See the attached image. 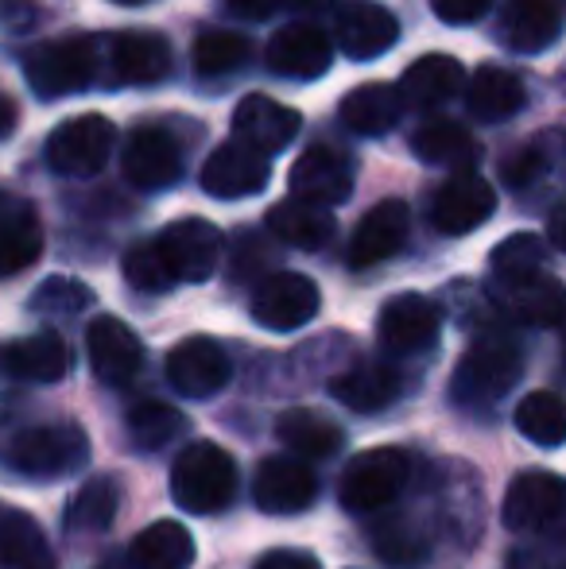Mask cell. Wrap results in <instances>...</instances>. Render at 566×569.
Instances as JSON below:
<instances>
[{
  "mask_svg": "<svg viewBox=\"0 0 566 569\" xmlns=\"http://www.w3.org/2000/svg\"><path fill=\"white\" fill-rule=\"evenodd\" d=\"M90 457V438L78 422L0 419V465L31 480L70 477Z\"/></svg>",
  "mask_w": 566,
  "mask_h": 569,
  "instance_id": "1",
  "label": "cell"
},
{
  "mask_svg": "<svg viewBox=\"0 0 566 569\" xmlns=\"http://www.w3.org/2000/svg\"><path fill=\"white\" fill-rule=\"evenodd\" d=\"M520 372L524 352L513 338H505V333L477 338L466 349V357L458 360V368H454L450 399L458 407H466V411H489L516 388Z\"/></svg>",
  "mask_w": 566,
  "mask_h": 569,
  "instance_id": "2",
  "label": "cell"
},
{
  "mask_svg": "<svg viewBox=\"0 0 566 569\" xmlns=\"http://www.w3.org/2000/svg\"><path fill=\"white\" fill-rule=\"evenodd\" d=\"M171 496L190 516L226 511L237 496V461L218 442H190L171 465Z\"/></svg>",
  "mask_w": 566,
  "mask_h": 569,
  "instance_id": "3",
  "label": "cell"
},
{
  "mask_svg": "<svg viewBox=\"0 0 566 569\" xmlns=\"http://www.w3.org/2000/svg\"><path fill=\"white\" fill-rule=\"evenodd\" d=\"M23 78L39 98H67L98 78V47L86 36L39 43L23 62Z\"/></svg>",
  "mask_w": 566,
  "mask_h": 569,
  "instance_id": "4",
  "label": "cell"
},
{
  "mask_svg": "<svg viewBox=\"0 0 566 569\" xmlns=\"http://www.w3.org/2000/svg\"><path fill=\"white\" fill-rule=\"evenodd\" d=\"M408 480H411V457L404 450H393V446L365 450L341 472V508L357 511V516H373V511L388 508L404 492Z\"/></svg>",
  "mask_w": 566,
  "mask_h": 569,
  "instance_id": "5",
  "label": "cell"
},
{
  "mask_svg": "<svg viewBox=\"0 0 566 569\" xmlns=\"http://www.w3.org/2000/svg\"><path fill=\"white\" fill-rule=\"evenodd\" d=\"M113 120L101 113L70 117L47 136V163L67 179H90L113 156Z\"/></svg>",
  "mask_w": 566,
  "mask_h": 569,
  "instance_id": "6",
  "label": "cell"
},
{
  "mask_svg": "<svg viewBox=\"0 0 566 569\" xmlns=\"http://www.w3.org/2000/svg\"><path fill=\"white\" fill-rule=\"evenodd\" d=\"M175 283H206L221 263V232L202 218H182L156 237Z\"/></svg>",
  "mask_w": 566,
  "mask_h": 569,
  "instance_id": "7",
  "label": "cell"
},
{
  "mask_svg": "<svg viewBox=\"0 0 566 569\" xmlns=\"http://www.w3.org/2000/svg\"><path fill=\"white\" fill-rule=\"evenodd\" d=\"M318 307H322V295H318L315 279L299 276V271H276L252 295V318L272 333L307 326L318 315Z\"/></svg>",
  "mask_w": 566,
  "mask_h": 569,
  "instance_id": "8",
  "label": "cell"
},
{
  "mask_svg": "<svg viewBox=\"0 0 566 569\" xmlns=\"http://www.w3.org/2000/svg\"><path fill=\"white\" fill-rule=\"evenodd\" d=\"M505 527L516 535H547L563 519V480L555 472H520L505 496Z\"/></svg>",
  "mask_w": 566,
  "mask_h": 569,
  "instance_id": "9",
  "label": "cell"
},
{
  "mask_svg": "<svg viewBox=\"0 0 566 569\" xmlns=\"http://www.w3.org/2000/svg\"><path fill=\"white\" fill-rule=\"evenodd\" d=\"M497 210V190L474 171H458L438 187L435 202H430V221L446 237H466V232L481 229Z\"/></svg>",
  "mask_w": 566,
  "mask_h": 569,
  "instance_id": "10",
  "label": "cell"
},
{
  "mask_svg": "<svg viewBox=\"0 0 566 569\" xmlns=\"http://www.w3.org/2000/svg\"><path fill=\"white\" fill-rule=\"evenodd\" d=\"M234 376L226 349L210 338H187L167 352V383L187 399H210Z\"/></svg>",
  "mask_w": 566,
  "mask_h": 569,
  "instance_id": "11",
  "label": "cell"
},
{
  "mask_svg": "<svg viewBox=\"0 0 566 569\" xmlns=\"http://www.w3.org/2000/svg\"><path fill=\"white\" fill-rule=\"evenodd\" d=\"M438 330H443V315H438V307L424 299V295H396V299L385 302V310L377 318L380 345L393 357L427 352L438 341Z\"/></svg>",
  "mask_w": 566,
  "mask_h": 569,
  "instance_id": "12",
  "label": "cell"
},
{
  "mask_svg": "<svg viewBox=\"0 0 566 569\" xmlns=\"http://www.w3.org/2000/svg\"><path fill=\"white\" fill-rule=\"evenodd\" d=\"M291 190L295 198L315 206H341L354 194V163H349L346 151L330 148V143H318L307 148L291 167Z\"/></svg>",
  "mask_w": 566,
  "mask_h": 569,
  "instance_id": "13",
  "label": "cell"
},
{
  "mask_svg": "<svg viewBox=\"0 0 566 569\" xmlns=\"http://www.w3.org/2000/svg\"><path fill=\"white\" fill-rule=\"evenodd\" d=\"M252 500L268 516H291V511H302L318 500V477L302 457H268L257 469Z\"/></svg>",
  "mask_w": 566,
  "mask_h": 569,
  "instance_id": "14",
  "label": "cell"
},
{
  "mask_svg": "<svg viewBox=\"0 0 566 569\" xmlns=\"http://www.w3.org/2000/svg\"><path fill=\"white\" fill-rule=\"evenodd\" d=\"M272 174V163H268L265 151H257L252 143L234 140L221 143L202 167V190L210 198H249L260 194Z\"/></svg>",
  "mask_w": 566,
  "mask_h": 569,
  "instance_id": "15",
  "label": "cell"
},
{
  "mask_svg": "<svg viewBox=\"0 0 566 569\" xmlns=\"http://www.w3.org/2000/svg\"><path fill=\"white\" fill-rule=\"evenodd\" d=\"M334 39L349 59H377L400 39V23L377 0H346L334 16Z\"/></svg>",
  "mask_w": 566,
  "mask_h": 569,
  "instance_id": "16",
  "label": "cell"
},
{
  "mask_svg": "<svg viewBox=\"0 0 566 569\" xmlns=\"http://www.w3.org/2000/svg\"><path fill=\"white\" fill-rule=\"evenodd\" d=\"M86 349H90V365L93 376L109 388H121V383H132L143 368V345L121 318L101 315L98 322L86 333Z\"/></svg>",
  "mask_w": 566,
  "mask_h": 569,
  "instance_id": "17",
  "label": "cell"
},
{
  "mask_svg": "<svg viewBox=\"0 0 566 569\" xmlns=\"http://www.w3.org/2000/svg\"><path fill=\"white\" fill-rule=\"evenodd\" d=\"M330 36L315 23H291V28L276 31L268 43L265 59L268 70L280 78H295V82H315L330 70Z\"/></svg>",
  "mask_w": 566,
  "mask_h": 569,
  "instance_id": "18",
  "label": "cell"
},
{
  "mask_svg": "<svg viewBox=\"0 0 566 569\" xmlns=\"http://www.w3.org/2000/svg\"><path fill=\"white\" fill-rule=\"evenodd\" d=\"M182 151L167 128H137L125 143V179L140 190L171 187L179 179Z\"/></svg>",
  "mask_w": 566,
  "mask_h": 569,
  "instance_id": "19",
  "label": "cell"
},
{
  "mask_svg": "<svg viewBox=\"0 0 566 569\" xmlns=\"http://www.w3.org/2000/svg\"><path fill=\"white\" fill-rule=\"evenodd\" d=\"M302 117L295 109L280 106L276 98L268 93H245L234 109V128H237V140L252 143L257 151L272 156V151H284L287 143L299 136Z\"/></svg>",
  "mask_w": 566,
  "mask_h": 569,
  "instance_id": "20",
  "label": "cell"
},
{
  "mask_svg": "<svg viewBox=\"0 0 566 569\" xmlns=\"http://www.w3.org/2000/svg\"><path fill=\"white\" fill-rule=\"evenodd\" d=\"M408 226H411L408 206L396 202V198L373 206L361 226H357L354 240H349V268L365 271V268H373V263L393 260L404 248V240H408Z\"/></svg>",
  "mask_w": 566,
  "mask_h": 569,
  "instance_id": "21",
  "label": "cell"
},
{
  "mask_svg": "<svg viewBox=\"0 0 566 569\" xmlns=\"http://www.w3.org/2000/svg\"><path fill=\"white\" fill-rule=\"evenodd\" d=\"M493 295L505 307V315L520 318L528 326H559L563 318V287L547 271H532V276H505L493 283Z\"/></svg>",
  "mask_w": 566,
  "mask_h": 569,
  "instance_id": "22",
  "label": "cell"
},
{
  "mask_svg": "<svg viewBox=\"0 0 566 569\" xmlns=\"http://www.w3.org/2000/svg\"><path fill=\"white\" fill-rule=\"evenodd\" d=\"M400 372L388 360H357L330 380V396L357 415L385 411L388 403L400 399Z\"/></svg>",
  "mask_w": 566,
  "mask_h": 569,
  "instance_id": "23",
  "label": "cell"
},
{
  "mask_svg": "<svg viewBox=\"0 0 566 569\" xmlns=\"http://www.w3.org/2000/svg\"><path fill=\"white\" fill-rule=\"evenodd\" d=\"M43 252V226L31 202L0 190V279L20 276Z\"/></svg>",
  "mask_w": 566,
  "mask_h": 569,
  "instance_id": "24",
  "label": "cell"
},
{
  "mask_svg": "<svg viewBox=\"0 0 566 569\" xmlns=\"http://www.w3.org/2000/svg\"><path fill=\"white\" fill-rule=\"evenodd\" d=\"M461 82H466V74H461L458 59H450V54H424V59H416L404 70L396 93H400L404 109L430 113V109L446 106L461 90Z\"/></svg>",
  "mask_w": 566,
  "mask_h": 569,
  "instance_id": "25",
  "label": "cell"
},
{
  "mask_svg": "<svg viewBox=\"0 0 566 569\" xmlns=\"http://www.w3.org/2000/svg\"><path fill=\"white\" fill-rule=\"evenodd\" d=\"M109 67L125 86H156L171 70V47L156 31H125L109 47Z\"/></svg>",
  "mask_w": 566,
  "mask_h": 569,
  "instance_id": "26",
  "label": "cell"
},
{
  "mask_svg": "<svg viewBox=\"0 0 566 569\" xmlns=\"http://www.w3.org/2000/svg\"><path fill=\"white\" fill-rule=\"evenodd\" d=\"M0 360H4L8 376L28 383H59L70 372V349L54 330H39L31 338L12 341L8 349H0Z\"/></svg>",
  "mask_w": 566,
  "mask_h": 569,
  "instance_id": "27",
  "label": "cell"
},
{
  "mask_svg": "<svg viewBox=\"0 0 566 569\" xmlns=\"http://www.w3.org/2000/svg\"><path fill=\"white\" fill-rule=\"evenodd\" d=\"M563 31V4L559 0H513L500 20V36L513 51L539 54L559 39Z\"/></svg>",
  "mask_w": 566,
  "mask_h": 569,
  "instance_id": "28",
  "label": "cell"
},
{
  "mask_svg": "<svg viewBox=\"0 0 566 569\" xmlns=\"http://www.w3.org/2000/svg\"><path fill=\"white\" fill-rule=\"evenodd\" d=\"M466 86V109L474 120L481 124H497V120H508L524 109L528 101V90L524 82L513 74V70H500V67H481Z\"/></svg>",
  "mask_w": 566,
  "mask_h": 569,
  "instance_id": "29",
  "label": "cell"
},
{
  "mask_svg": "<svg viewBox=\"0 0 566 569\" xmlns=\"http://www.w3.org/2000/svg\"><path fill=\"white\" fill-rule=\"evenodd\" d=\"M190 562H195V539L179 519L143 527L129 547L132 569H190Z\"/></svg>",
  "mask_w": 566,
  "mask_h": 569,
  "instance_id": "30",
  "label": "cell"
},
{
  "mask_svg": "<svg viewBox=\"0 0 566 569\" xmlns=\"http://www.w3.org/2000/svg\"><path fill=\"white\" fill-rule=\"evenodd\" d=\"M276 438H280L295 457H302V461H326V457H334L341 450V442H346V435H341L326 415L310 411V407H291V411H284L280 422H276Z\"/></svg>",
  "mask_w": 566,
  "mask_h": 569,
  "instance_id": "31",
  "label": "cell"
},
{
  "mask_svg": "<svg viewBox=\"0 0 566 569\" xmlns=\"http://www.w3.org/2000/svg\"><path fill=\"white\" fill-rule=\"evenodd\" d=\"M411 148L416 156L430 167H458V171H469L481 156V143L458 124V120H443L430 117L419 124V132L411 136Z\"/></svg>",
  "mask_w": 566,
  "mask_h": 569,
  "instance_id": "32",
  "label": "cell"
},
{
  "mask_svg": "<svg viewBox=\"0 0 566 569\" xmlns=\"http://www.w3.org/2000/svg\"><path fill=\"white\" fill-rule=\"evenodd\" d=\"M404 113V101L396 86L388 82H365L341 98V120L354 128L357 136H385L396 128Z\"/></svg>",
  "mask_w": 566,
  "mask_h": 569,
  "instance_id": "33",
  "label": "cell"
},
{
  "mask_svg": "<svg viewBox=\"0 0 566 569\" xmlns=\"http://www.w3.org/2000/svg\"><path fill=\"white\" fill-rule=\"evenodd\" d=\"M268 229L291 248H322L334 237V218L326 206L291 198V202H280L268 210Z\"/></svg>",
  "mask_w": 566,
  "mask_h": 569,
  "instance_id": "34",
  "label": "cell"
},
{
  "mask_svg": "<svg viewBox=\"0 0 566 569\" xmlns=\"http://www.w3.org/2000/svg\"><path fill=\"white\" fill-rule=\"evenodd\" d=\"M0 569H54V555L43 531L23 511L0 516Z\"/></svg>",
  "mask_w": 566,
  "mask_h": 569,
  "instance_id": "35",
  "label": "cell"
},
{
  "mask_svg": "<svg viewBox=\"0 0 566 569\" xmlns=\"http://www.w3.org/2000/svg\"><path fill=\"white\" fill-rule=\"evenodd\" d=\"M117 508H121V492L109 477H98V480H86L82 488L75 492V500L67 503V535H101L113 527L117 519Z\"/></svg>",
  "mask_w": 566,
  "mask_h": 569,
  "instance_id": "36",
  "label": "cell"
},
{
  "mask_svg": "<svg viewBox=\"0 0 566 569\" xmlns=\"http://www.w3.org/2000/svg\"><path fill=\"white\" fill-rule=\"evenodd\" d=\"M516 430H520L528 442L547 446V450L563 446L566 411H563L559 396H555V391H532V396H524L520 407H516Z\"/></svg>",
  "mask_w": 566,
  "mask_h": 569,
  "instance_id": "37",
  "label": "cell"
},
{
  "mask_svg": "<svg viewBox=\"0 0 566 569\" xmlns=\"http://www.w3.org/2000/svg\"><path fill=\"white\" fill-rule=\"evenodd\" d=\"M373 550L396 569L424 566L430 555V539L419 531V523L411 519H385L380 527H373Z\"/></svg>",
  "mask_w": 566,
  "mask_h": 569,
  "instance_id": "38",
  "label": "cell"
},
{
  "mask_svg": "<svg viewBox=\"0 0 566 569\" xmlns=\"http://www.w3.org/2000/svg\"><path fill=\"white\" fill-rule=\"evenodd\" d=\"M249 59V39L237 36V31H202L195 39V70L202 78H221L241 70V62Z\"/></svg>",
  "mask_w": 566,
  "mask_h": 569,
  "instance_id": "39",
  "label": "cell"
},
{
  "mask_svg": "<svg viewBox=\"0 0 566 569\" xmlns=\"http://www.w3.org/2000/svg\"><path fill=\"white\" fill-rule=\"evenodd\" d=\"M182 415L167 403H140L129 411V438L140 446V450H163L175 438L182 435Z\"/></svg>",
  "mask_w": 566,
  "mask_h": 569,
  "instance_id": "40",
  "label": "cell"
},
{
  "mask_svg": "<svg viewBox=\"0 0 566 569\" xmlns=\"http://www.w3.org/2000/svg\"><path fill=\"white\" fill-rule=\"evenodd\" d=\"M493 276H532V271H544L547 263V244L536 237V232H516V237L500 240L493 248Z\"/></svg>",
  "mask_w": 566,
  "mask_h": 569,
  "instance_id": "41",
  "label": "cell"
},
{
  "mask_svg": "<svg viewBox=\"0 0 566 569\" xmlns=\"http://www.w3.org/2000/svg\"><path fill=\"white\" fill-rule=\"evenodd\" d=\"M93 302V291L78 279L67 276H51L47 283H39V291L31 295V310L47 318H75L82 315L86 307Z\"/></svg>",
  "mask_w": 566,
  "mask_h": 569,
  "instance_id": "42",
  "label": "cell"
},
{
  "mask_svg": "<svg viewBox=\"0 0 566 569\" xmlns=\"http://www.w3.org/2000/svg\"><path fill=\"white\" fill-rule=\"evenodd\" d=\"M125 279H129L137 291L143 295H159V291H171L175 279L167 271L163 256H159L156 240H140L125 252Z\"/></svg>",
  "mask_w": 566,
  "mask_h": 569,
  "instance_id": "43",
  "label": "cell"
},
{
  "mask_svg": "<svg viewBox=\"0 0 566 569\" xmlns=\"http://www.w3.org/2000/svg\"><path fill=\"white\" fill-rule=\"evenodd\" d=\"M544 171V151L539 148H520V151H513V156L500 163V179L508 182V187H528L536 174Z\"/></svg>",
  "mask_w": 566,
  "mask_h": 569,
  "instance_id": "44",
  "label": "cell"
},
{
  "mask_svg": "<svg viewBox=\"0 0 566 569\" xmlns=\"http://www.w3.org/2000/svg\"><path fill=\"white\" fill-rule=\"evenodd\" d=\"M489 4L493 0H430V8H435V16L443 23H474L489 12Z\"/></svg>",
  "mask_w": 566,
  "mask_h": 569,
  "instance_id": "45",
  "label": "cell"
},
{
  "mask_svg": "<svg viewBox=\"0 0 566 569\" xmlns=\"http://www.w3.org/2000/svg\"><path fill=\"white\" fill-rule=\"evenodd\" d=\"M252 569H322V566H318V558L310 555V550L276 547V550H268V555H260Z\"/></svg>",
  "mask_w": 566,
  "mask_h": 569,
  "instance_id": "46",
  "label": "cell"
},
{
  "mask_svg": "<svg viewBox=\"0 0 566 569\" xmlns=\"http://www.w3.org/2000/svg\"><path fill=\"white\" fill-rule=\"evenodd\" d=\"M508 569H563V558L552 547H520L508 558Z\"/></svg>",
  "mask_w": 566,
  "mask_h": 569,
  "instance_id": "47",
  "label": "cell"
},
{
  "mask_svg": "<svg viewBox=\"0 0 566 569\" xmlns=\"http://www.w3.org/2000/svg\"><path fill=\"white\" fill-rule=\"evenodd\" d=\"M229 12L241 16V20H265L280 8V0H226Z\"/></svg>",
  "mask_w": 566,
  "mask_h": 569,
  "instance_id": "48",
  "label": "cell"
},
{
  "mask_svg": "<svg viewBox=\"0 0 566 569\" xmlns=\"http://www.w3.org/2000/svg\"><path fill=\"white\" fill-rule=\"evenodd\" d=\"M16 120H20V109H16V101L0 93V140H8V136L16 132Z\"/></svg>",
  "mask_w": 566,
  "mask_h": 569,
  "instance_id": "49",
  "label": "cell"
},
{
  "mask_svg": "<svg viewBox=\"0 0 566 569\" xmlns=\"http://www.w3.org/2000/svg\"><path fill=\"white\" fill-rule=\"evenodd\" d=\"M287 8H299V12H322V8H330L334 0H280Z\"/></svg>",
  "mask_w": 566,
  "mask_h": 569,
  "instance_id": "50",
  "label": "cell"
},
{
  "mask_svg": "<svg viewBox=\"0 0 566 569\" xmlns=\"http://www.w3.org/2000/svg\"><path fill=\"white\" fill-rule=\"evenodd\" d=\"M552 240H555V248L563 244V210L552 213Z\"/></svg>",
  "mask_w": 566,
  "mask_h": 569,
  "instance_id": "51",
  "label": "cell"
},
{
  "mask_svg": "<svg viewBox=\"0 0 566 569\" xmlns=\"http://www.w3.org/2000/svg\"><path fill=\"white\" fill-rule=\"evenodd\" d=\"M109 4H143V0H109Z\"/></svg>",
  "mask_w": 566,
  "mask_h": 569,
  "instance_id": "52",
  "label": "cell"
},
{
  "mask_svg": "<svg viewBox=\"0 0 566 569\" xmlns=\"http://www.w3.org/2000/svg\"><path fill=\"white\" fill-rule=\"evenodd\" d=\"M0 372H4V360H0Z\"/></svg>",
  "mask_w": 566,
  "mask_h": 569,
  "instance_id": "53",
  "label": "cell"
}]
</instances>
